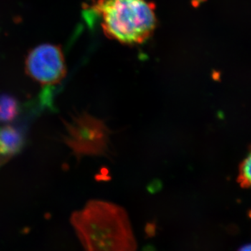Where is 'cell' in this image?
I'll list each match as a JSON object with an SVG mask.
<instances>
[{"mask_svg": "<svg viewBox=\"0 0 251 251\" xmlns=\"http://www.w3.org/2000/svg\"><path fill=\"white\" fill-rule=\"evenodd\" d=\"M71 225L83 251H137L129 216L121 206L94 200L72 213Z\"/></svg>", "mask_w": 251, "mask_h": 251, "instance_id": "obj_1", "label": "cell"}, {"mask_svg": "<svg viewBox=\"0 0 251 251\" xmlns=\"http://www.w3.org/2000/svg\"><path fill=\"white\" fill-rule=\"evenodd\" d=\"M251 244H244L242 247H239L237 251H251Z\"/></svg>", "mask_w": 251, "mask_h": 251, "instance_id": "obj_8", "label": "cell"}, {"mask_svg": "<svg viewBox=\"0 0 251 251\" xmlns=\"http://www.w3.org/2000/svg\"><path fill=\"white\" fill-rule=\"evenodd\" d=\"M105 34L124 44H140L153 32L154 6L145 0H99L96 6Z\"/></svg>", "mask_w": 251, "mask_h": 251, "instance_id": "obj_2", "label": "cell"}, {"mask_svg": "<svg viewBox=\"0 0 251 251\" xmlns=\"http://www.w3.org/2000/svg\"><path fill=\"white\" fill-rule=\"evenodd\" d=\"M67 131L66 143L77 156H102L108 151L111 132L99 119L81 114L67 124Z\"/></svg>", "mask_w": 251, "mask_h": 251, "instance_id": "obj_3", "label": "cell"}, {"mask_svg": "<svg viewBox=\"0 0 251 251\" xmlns=\"http://www.w3.org/2000/svg\"><path fill=\"white\" fill-rule=\"evenodd\" d=\"M18 110L16 99L7 95L0 97V123L12 121L17 116Z\"/></svg>", "mask_w": 251, "mask_h": 251, "instance_id": "obj_6", "label": "cell"}, {"mask_svg": "<svg viewBox=\"0 0 251 251\" xmlns=\"http://www.w3.org/2000/svg\"><path fill=\"white\" fill-rule=\"evenodd\" d=\"M251 154L248 153L247 158H244L239 167V175L237 182L242 188H250L251 184Z\"/></svg>", "mask_w": 251, "mask_h": 251, "instance_id": "obj_7", "label": "cell"}, {"mask_svg": "<svg viewBox=\"0 0 251 251\" xmlns=\"http://www.w3.org/2000/svg\"><path fill=\"white\" fill-rule=\"evenodd\" d=\"M23 145V135L19 130L11 126L0 127V165L21 151Z\"/></svg>", "mask_w": 251, "mask_h": 251, "instance_id": "obj_5", "label": "cell"}, {"mask_svg": "<svg viewBox=\"0 0 251 251\" xmlns=\"http://www.w3.org/2000/svg\"><path fill=\"white\" fill-rule=\"evenodd\" d=\"M25 70L29 77L41 85L59 83L67 74L62 49L52 44L37 46L28 54Z\"/></svg>", "mask_w": 251, "mask_h": 251, "instance_id": "obj_4", "label": "cell"}]
</instances>
